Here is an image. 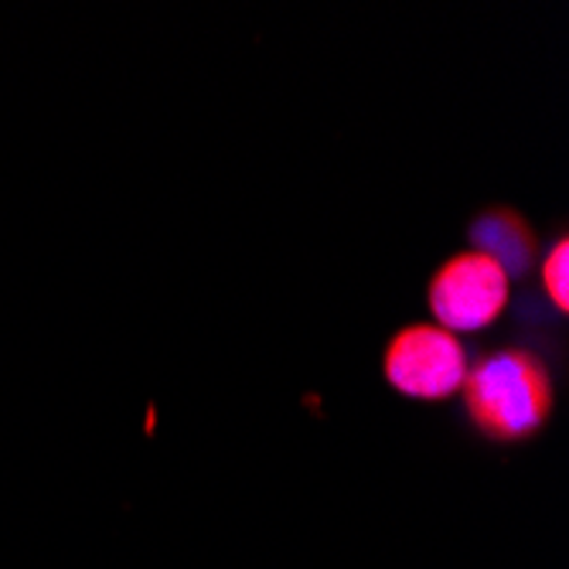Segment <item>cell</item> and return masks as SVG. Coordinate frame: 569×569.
Listing matches in <instances>:
<instances>
[{
  "mask_svg": "<svg viewBox=\"0 0 569 569\" xmlns=\"http://www.w3.org/2000/svg\"><path fill=\"white\" fill-rule=\"evenodd\" d=\"M460 399L475 430L501 447L539 437L556 409L549 366L529 348H501L468 366Z\"/></svg>",
  "mask_w": 569,
  "mask_h": 569,
  "instance_id": "6da1fadb",
  "label": "cell"
},
{
  "mask_svg": "<svg viewBox=\"0 0 569 569\" xmlns=\"http://www.w3.org/2000/svg\"><path fill=\"white\" fill-rule=\"evenodd\" d=\"M511 280L491 256L478 249L453 252L427 283V307L437 328L450 335H471L491 328L508 307Z\"/></svg>",
  "mask_w": 569,
  "mask_h": 569,
  "instance_id": "7a4b0ae2",
  "label": "cell"
},
{
  "mask_svg": "<svg viewBox=\"0 0 569 569\" xmlns=\"http://www.w3.org/2000/svg\"><path fill=\"white\" fill-rule=\"evenodd\" d=\"M382 376L406 399L440 402L460 392L468 351L457 335L437 325H406L382 351Z\"/></svg>",
  "mask_w": 569,
  "mask_h": 569,
  "instance_id": "3957f363",
  "label": "cell"
},
{
  "mask_svg": "<svg viewBox=\"0 0 569 569\" xmlns=\"http://www.w3.org/2000/svg\"><path fill=\"white\" fill-rule=\"evenodd\" d=\"M475 249L491 256L508 280H526L536 270V232L529 219L511 209H488L471 222Z\"/></svg>",
  "mask_w": 569,
  "mask_h": 569,
  "instance_id": "277c9868",
  "label": "cell"
},
{
  "mask_svg": "<svg viewBox=\"0 0 569 569\" xmlns=\"http://www.w3.org/2000/svg\"><path fill=\"white\" fill-rule=\"evenodd\" d=\"M542 290L559 315L569 310V239L559 236L552 249L542 256Z\"/></svg>",
  "mask_w": 569,
  "mask_h": 569,
  "instance_id": "5b68a950",
  "label": "cell"
}]
</instances>
